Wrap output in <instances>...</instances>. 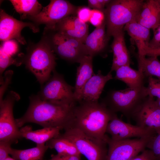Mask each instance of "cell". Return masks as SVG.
I'll return each instance as SVG.
<instances>
[{"instance_id":"obj_1","label":"cell","mask_w":160,"mask_h":160,"mask_svg":"<svg viewBox=\"0 0 160 160\" xmlns=\"http://www.w3.org/2000/svg\"><path fill=\"white\" fill-rule=\"evenodd\" d=\"M30 104L25 114L15 119L19 128L26 123L38 124L43 127H60L65 130L72 125L74 106L46 101L37 95L29 97Z\"/></svg>"},{"instance_id":"obj_5","label":"cell","mask_w":160,"mask_h":160,"mask_svg":"<svg viewBox=\"0 0 160 160\" xmlns=\"http://www.w3.org/2000/svg\"><path fill=\"white\" fill-rule=\"evenodd\" d=\"M147 96L145 86L129 87L110 91L101 102L113 112H121L129 120L135 111Z\"/></svg>"},{"instance_id":"obj_33","label":"cell","mask_w":160,"mask_h":160,"mask_svg":"<svg viewBox=\"0 0 160 160\" xmlns=\"http://www.w3.org/2000/svg\"><path fill=\"white\" fill-rule=\"evenodd\" d=\"M13 74V72L11 70L7 71L4 73L2 82L0 84V102L3 100V96L9 84L11 83Z\"/></svg>"},{"instance_id":"obj_9","label":"cell","mask_w":160,"mask_h":160,"mask_svg":"<svg viewBox=\"0 0 160 160\" xmlns=\"http://www.w3.org/2000/svg\"><path fill=\"white\" fill-rule=\"evenodd\" d=\"M20 98L17 93L11 91L0 102V141L16 143L22 138L13 114L14 103Z\"/></svg>"},{"instance_id":"obj_39","label":"cell","mask_w":160,"mask_h":160,"mask_svg":"<svg viewBox=\"0 0 160 160\" xmlns=\"http://www.w3.org/2000/svg\"><path fill=\"white\" fill-rule=\"evenodd\" d=\"M148 56L149 57H157L160 56V48L151 49L146 47L144 49L142 57Z\"/></svg>"},{"instance_id":"obj_23","label":"cell","mask_w":160,"mask_h":160,"mask_svg":"<svg viewBox=\"0 0 160 160\" xmlns=\"http://www.w3.org/2000/svg\"><path fill=\"white\" fill-rule=\"evenodd\" d=\"M60 127H44L33 131L30 126L22 127L20 129L22 138L36 143V144H45L49 140L57 137L60 133Z\"/></svg>"},{"instance_id":"obj_15","label":"cell","mask_w":160,"mask_h":160,"mask_svg":"<svg viewBox=\"0 0 160 160\" xmlns=\"http://www.w3.org/2000/svg\"><path fill=\"white\" fill-rule=\"evenodd\" d=\"M45 28L59 31L84 43L88 35L87 23L81 20L77 16L72 15L63 19L52 27Z\"/></svg>"},{"instance_id":"obj_3","label":"cell","mask_w":160,"mask_h":160,"mask_svg":"<svg viewBox=\"0 0 160 160\" xmlns=\"http://www.w3.org/2000/svg\"><path fill=\"white\" fill-rule=\"evenodd\" d=\"M24 60L26 68L42 86L50 78L56 65L54 51L43 36L39 42L29 47Z\"/></svg>"},{"instance_id":"obj_37","label":"cell","mask_w":160,"mask_h":160,"mask_svg":"<svg viewBox=\"0 0 160 160\" xmlns=\"http://www.w3.org/2000/svg\"><path fill=\"white\" fill-rule=\"evenodd\" d=\"M147 47L151 49L160 48V24L153 32V37L150 41Z\"/></svg>"},{"instance_id":"obj_7","label":"cell","mask_w":160,"mask_h":160,"mask_svg":"<svg viewBox=\"0 0 160 160\" xmlns=\"http://www.w3.org/2000/svg\"><path fill=\"white\" fill-rule=\"evenodd\" d=\"M42 86L37 95L42 100L56 104L74 106L77 102L74 94V87L68 84L63 76L55 70Z\"/></svg>"},{"instance_id":"obj_4","label":"cell","mask_w":160,"mask_h":160,"mask_svg":"<svg viewBox=\"0 0 160 160\" xmlns=\"http://www.w3.org/2000/svg\"><path fill=\"white\" fill-rule=\"evenodd\" d=\"M144 1L111 0L104 11L106 34L110 37L123 30L127 23L135 19Z\"/></svg>"},{"instance_id":"obj_32","label":"cell","mask_w":160,"mask_h":160,"mask_svg":"<svg viewBox=\"0 0 160 160\" xmlns=\"http://www.w3.org/2000/svg\"><path fill=\"white\" fill-rule=\"evenodd\" d=\"M105 15L103 11L95 9L91 10L89 22L94 26L100 25L105 20Z\"/></svg>"},{"instance_id":"obj_28","label":"cell","mask_w":160,"mask_h":160,"mask_svg":"<svg viewBox=\"0 0 160 160\" xmlns=\"http://www.w3.org/2000/svg\"><path fill=\"white\" fill-rule=\"evenodd\" d=\"M22 62L18 61L15 59L13 58L12 57L5 53L2 47H0V83L3 81V72L6 68L9 65L13 64L19 65Z\"/></svg>"},{"instance_id":"obj_21","label":"cell","mask_w":160,"mask_h":160,"mask_svg":"<svg viewBox=\"0 0 160 160\" xmlns=\"http://www.w3.org/2000/svg\"><path fill=\"white\" fill-rule=\"evenodd\" d=\"M124 30L134 41L138 50V58L142 57L144 49L148 47L150 41V29L134 20L127 24Z\"/></svg>"},{"instance_id":"obj_14","label":"cell","mask_w":160,"mask_h":160,"mask_svg":"<svg viewBox=\"0 0 160 160\" xmlns=\"http://www.w3.org/2000/svg\"><path fill=\"white\" fill-rule=\"evenodd\" d=\"M106 133L114 140H121L132 137H151L156 134L147 131L137 125L126 123L119 119L116 114L108 123Z\"/></svg>"},{"instance_id":"obj_20","label":"cell","mask_w":160,"mask_h":160,"mask_svg":"<svg viewBox=\"0 0 160 160\" xmlns=\"http://www.w3.org/2000/svg\"><path fill=\"white\" fill-rule=\"evenodd\" d=\"M93 57L87 55L81 60L77 69L74 94L77 102L80 101L83 89L89 79L95 74L93 69Z\"/></svg>"},{"instance_id":"obj_42","label":"cell","mask_w":160,"mask_h":160,"mask_svg":"<svg viewBox=\"0 0 160 160\" xmlns=\"http://www.w3.org/2000/svg\"><path fill=\"white\" fill-rule=\"evenodd\" d=\"M156 102L160 108V99L158 98L156 100Z\"/></svg>"},{"instance_id":"obj_19","label":"cell","mask_w":160,"mask_h":160,"mask_svg":"<svg viewBox=\"0 0 160 160\" xmlns=\"http://www.w3.org/2000/svg\"><path fill=\"white\" fill-rule=\"evenodd\" d=\"M105 20L100 26L88 34L84 44L88 55L93 57L101 53L105 49L109 39L105 31Z\"/></svg>"},{"instance_id":"obj_41","label":"cell","mask_w":160,"mask_h":160,"mask_svg":"<svg viewBox=\"0 0 160 160\" xmlns=\"http://www.w3.org/2000/svg\"><path fill=\"white\" fill-rule=\"evenodd\" d=\"M80 156L81 155H73L64 156L67 160H81Z\"/></svg>"},{"instance_id":"obj_13","label":"cell","mask_w":160,"mask_h":160,"mask_svg":"<svg viewBox=\"0 0 160 160\" xmlns=\"http://www.w3.org/2000/svg\"><path fill=\"white\" fill-rule=\"evenodd\" d=\"M28 27L34 33L39 31L38 25L33 22H23L15 18L1 9L0 11V39L3 41L15 39L22 44H25L26 41L21 35V31Z\"/></svg>"},{"instance_id":"obj_25","label":"cell","mask_w":160,"mask_h":160,"mask_svg":"<svg viewBox=\"0 0 160 160\" xmlns=\"http://www.w3.org/2000/svg\"><path fill=\"white\" fill-rule=\"evenodd\" d=\"M10 1L22 19L38 15L43 7L37 0H11Z\"/></svg>"},{"instance_id":"obj_18","label":"cell","mask_w":160,"mask_h":160,"mask_svg":"<svg viewBox=\"0 0 160 160\" xmlns=\"http://www.w3.org/2000/svg\"><path fill=\"white\" fill-rule=\"evenodd\" d=\"M124 30L114 33L112 36L113 40L111 45L113 56L110 71H115L121 66H130V55L124 39Z\"/></svg>"},{"instance_id":"obj_11","label":"cell","mask_w":160,"mask_h":160,"mask_svg":"<svg viewBox=\"0 0 160 160\" xmlns=\"http://www.w3.org/2000/svg\"><path fill=\"white\" fill-rule=\"evenodd\" d=\"M78 7L66 0H52L47 6L43 7L39 14L28 19L38 25L45 24V27H50L76 13Z\"/></svg>"},{"instance_id":"obj_38","label":"cell","mask_w":160,"mask_h":160,"mask_svg":"<svg viewBox=\"0 0 160 160\" xmlns=\"http://www.w3.org/2000/svg\"><path fill=\"white\" fill-rule=\"evenodd\" d=\"M132 160H156L152 152L148 149L145 150L140 155L134 157Z\"/></svg>"},{"instance_id":"obj_40","label":"cell","mask_w":160,"mask_h":160,"mask_svg":"<svg viewBox=\"0 0 160 160\" xmlns=\"http://www.w3.org/2000/svg\"><path fill=\"white\" fill-rule=\"evenodd\" d=\"M49 160H67L65 156L60 155L58 154L56 155H52L51 158Z\"/></svg>"},{"instance_id":"obj_27","label":"cell","mask_w":160,"mask_h":160,"mask_svg":"<svg viewBox=\"0 0 160 160\" xmlns=\"http://www.w3.org/2000/svg\"><path fill=\"white\" fill-rule=\"evenodd\" d=\"M138 70L148 78L155 76L160 80V61L157 57L138 58Z\"/></svg>"},{"instance_id":"obj_8","label":"cell","mask_w":160,"mask_h":160,"mask_svg":"<svg viewBox=\"0 0 160 160\" xmlns=\"http://www.w3.org/2000/svg\"><path fill=\"white\" fill-rule=\"evenodd\" d=\"M61 135L73 143L88 160H106L108 150L106 141L89 136L74 127L65 130Z\"/></svg>"},{"instance_id":"obj_24","label":"cell","mask_w":160,"mask_h":160,"mask_svg":"<svg viewBox=\"0 0 160 160\" xmlns=\"http://www.w3.org/2000/svg\"><path fill=\"white\" fill-rule=\"evenodd\" d=\"M46 144L48 148L55 149L57 154L62 156L81 155L74 144L61 134L48 141Z\"/></svg>"},{"instance_id":"obj_35","label":"cell","mask_w":160,"mask_h":160,"mask_svg":"<svg viewBox=\"0 0 160 160\" xmlns=\"http://www.w3.org/2000/svg\"><path fill=\"white\" fill-rule=\"evenodd\" d=\"M12 143L10 142L0 141V160H4L9 156Z\"/></svg>"},{"instance_id":"obj_10","label":"cell","mask_w":160,"mask_h":160,"mask_svg":"<svg viewBox=\"0 0 160 160\" xmlns=\"http://www.w3.org/2000/svg\"><path fill=\"white\" fill-rule=\"evenodd\" d=\"M114 140L108 137L106 160H129L142 152L152 137Z\"/></svg>"},{"instance_id":"obj_16","label":"cell","mask_w":160,"mask_h":160,"mask_svg":"<svg viewBox=\"0 0 160 160\" xmlns=\"http://www.w3.org/2000/svg\"><path fill=\"white\" fill-rule=\"evenodd\" d=\"M136 22L153 32L160 24V3L159 0L144 1L136 18Z\"/></svg>"},{"instance_id":"obj_17","label":"cell","mask_w":160,"mask_h":160,"mask_svg":"<svg viewBox=\"0 0 160 160\" xmlns=\"http://www.w3.org/2000/svg\"><path fill=\"white\" fill-rule=\"evenodd\" d=\"M113 79L111 71L106 75H104L100 71H99L97 73L94 74L85 84L79 102L82 101L98 102V99L106 84Z\"/></svg>"},{"instance_id":"obj_34","label":"cell","mask_w":160,"mask_h":160,"mask_svg":"<svg viewBox=\"0 0 160 160\" xmlns=\"http://www.w3.org/2000/svg\"><path fill=\"white\" fill-rule=\"evenodd\" d=\"M91 10L89 7H78L76 12L77 16L81 20L87 23L89 21Z\"/></svg>"},{"instance_id":"obj_12","label":"cell","mask_w":160,"mask_h":160,"mask_svg":"<svg viewBox=\"0 0 160 160\" xmlns=\"http://www.w3.org/2000/svg\"><path fill=\"white\" fill-rule=\"evenodd\" d=\"M136 125L156 134H160V108L154 97L148 96L133 113Z\"/></svg>"},{"instance_id":"obj_2","label":"cell","mask_w":160,"mask_h":160,"mask_svg":"<svg viewBox=\"0 0 160 160\" xmlns=\"http://www.w3.org/2000/svg\"><path fill=\"white\" fill-rule=\"evenodd\" d=\"M78 103L73 108L71 127L76 128L89 136L107 142V127L116 113L102 102L82 101Z\"/></svg>"},{"instance_id":"obj_22","label":"cell","mask_w":160,"mask_h":160,"mask_svg":"<svg viewBox=\"0 0 160 160\" xmlns=\"http://www.w3.org/2000/svg\"><path fill=\"white\" fill-rule=\"evenodd\" d=\"M114 79L122 81L129 88H137L144 86L148 78L140 70L132 68L129 65L120 67L116 71Z\"/></svg>"},{"instance_id":"obj_43","label":"cell","mask_w":160,"mask_h":160,"mask_svg":"<svg viewBox=\"0 0 160 160\" xmlns=\"http://www.w3.org/2000/svg\"><path fill=\"white\" fill-rule=\"evenodd\" d=\"M4 160H16L13 158L9 156Z\"/></svg>"},{"instance_id":"obj_30","label":"cell","mask_w":160,"mask_h":160,"mask_svg":"<svg viewBox=\"0 0 160 160\" xmlns=\"http://www.w3.org/2000/svg\"><path fill=\"white\" fill-rule=\"evenodd\" d=\"M146 148L152 152L156 160H160V134H156L150 139Z\"/></svg>"},{"instance_id":"obj_26","label":"cell","mask_w":160,"mask_h":160,"mask_svg":"<svg viewBox=\"0 0 160 160\" xmlns=\"http://www.w3.org/2000/svg\"><path fill=\"white\" fill-rule=\"evenodd\" d=\"M48 148L45 144H36L35 147L24 150L12 148L9 154L16 160H43Z\"/></svg>"},{"instance_id":"obj_6","label":"cell","mask_w":160,"mask_h":160,"mask_svg":"<svg viewBox=\"0 0 160 160\" xmlns=\"http://www.w3.org/2000/svg\"><path fill=\"white\" fill-rule=\"evenodd\" d=\"M43 35L53 51L63 59L79 63L84 56L88 55L84 44L79 40L45 28Z\"/></svg>"},{"instance_id":"obj_31","label":"cell","mask_w":160,"mask_h":160,"mask_svg":"<svg viewBox=\"0 0 160 160\" xmlns=\"http://www.w3.org/2000/svg\"><path fill=\"white\" fill-rule=\"evenodd\" d=\"M0 46L5 53L11 57L15 55L18 51V44L16 41L14 39L4 41Z\"/></svg>"},{"instance_id":"obj_36","label":"cell","mask_w":160,"mask_h":160,"mask_svg":"<svg viewBox=\"0 0 160 160\" xmlns=\"http://www.w3.org/2000/svg\"><path fill=\"white\" fill-rule=\"evenodd\" d=\"M110 0H88V7L104 12L105 7L111 1Z\"/></svg>"},{"instance_id":"obj_29","label":"cell","mask_w":160,"mask_h":160,"mask_svg":"<svg viewBox=\"0 0 160 160\" xmlns=\"http://www.w3.org/2000/svg\"><path fill=\"white\" fill-rule=\"evenodd\" d=\"M148 82L146 90L148 96L156 97L160 99V80L149 77L148 78Z\"/></svg>"}]
</instances>
